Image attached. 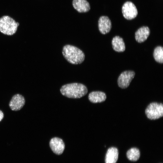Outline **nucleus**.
Masks as SVG:
<instances>
[{"label":"nucleus","instance_id":"nucleus-17","mask_svg":"<svg viewBox=\"0 0 163 163\" xmlns=\"http://www.w3.org/2000/svg\"><path fill=\"white\" fill-rule=\"evenodd\" d=\"M4 117V114L0 110V121L3 119Z\"/></svg>","mask_w":163,"mask_h":163},{"label":"nucleus","instance_id":"nucleus-1","mask_svg":"<svg viewBox=\"0 0 163 163\" xmlns=\"http://www.w3.org/2000/svg\"><path fill=\"white\" fill-rule=\"evenodd\" d=\"M61 94L69 98H80L88 92L87 87L84 85L78 83H72L63 85L60 89Z\"/></svg>","mask_w":163,"mask_h":163},{"label":"nucleus","instance_id":"nucleus-2","mask_svg":"<svg viewBox=\"0 0 163 163\" xmlns=\"http://www.w3.org/2000/svg\"><path fill=\"white\" fill-rule=\"evenodd\" d=\"M62 54L69 63L74 64H80L84 61L85 55L80 49L73 46L67 45L62 49Z\"/></svg>","mask_w":163,"mask_h":163},{"label":"nucleus","instance_id":"nucleus-7","mask_svg":"<svg viewBox=\"0 0 163 163\" xmlns=\"http://www.w3.org/2000/svg\"><path fill=\"white\" fill-rule=\"evenodd\" d=\"M50 145L53 152L57 155L62 154L65 149V144L63 141L58 137L52 138L50 140Z\"/></svg>","mask_w":163,"mask_h":163},{"label":"nucleus","instance_id":"nucleus-8","mask_svg":"<svg viewBox=\"0 0 163 163\" xmlns=\"http://www.w3.org/2000/svg\"><path fill=\"white\" fill-rule=\"evenodd\" d=\"M25 103L24 97L22 95L17 94L12 97L9 102V106L12 110L18 111L22 108Z\"/></svg>","mask_w":163,"mask_h":163},{"label":"nucleus","instance_id":"nucleus-4","mask_svg":"<svg viewBox=\"0 0 163 163\" xmlns=\"http://www.w3.org/2000/svg\"><path fill=\"white\" fill-rule=\"evenodd\" d=\"M145 113L148 118L155 120L162 117L163 116V105L161 103L152 102L146 108Z\"/></svg>","mask_w":163,"mask_h":163},{"label":"nucleus","instance_id":"nucleus-14","mask_svg":"<svg viewBox=\"0 0 163 163\" xmlns=\"http://www.w3.org/2000/svg\"><path fill=\"white\" fill-rule=\"evenodd\" d=\"M112 44L113 49L118 52L124 51L125 46L123 39L119 36L113 37L112 41Z\"/></svg>","mask_w":163,"mask_h":163},{"label":"nucleus","instance_id":"nucleus-12","mask_svg":"<svg viewBox=\"0 0 163 163\" xmlns=\"http://www.w3.org/2000/svg\"><path fill=\"white\" fill-rule=\"evenodd\" d=\"M72 5L74 8L80 13L87 12L90 9L89 3L86 0H73Z\"/></svg>","mask_w":163,"mask_h":163},{"label":"nucleus","instance_id":"nucleus-5","mask_svg":"<svg viewBox=\"0 0 163 163\" xmlns=\"http://www.w3.org/2000/svg\"><path fill=\"white\" fill-rule=\"evenodd\" d=\"M122 13L124 17L128 20L135 18L138 14V11L135 5L132 2L127 1L123 5Z\"/></svg>","mask_w":163,"mask_h":163},{"label":"nucleus","instance_id":"nucleus-13","mask_svg":"<svg viewBox=\"0 0 163 163\" xmlns=\"http://www.w3.org/2000/svg\"><path fill=\"white\" fill-rule=\"evenodd\" d=\"M88 99L93 103H101L104 101L106 98L105 94L102 91H94L91 92L88 95Z\"/></svg>","mask_w":163,"mask_h":163},{"label":"nucleus","instance_id":"nucleus-16","mask_svg":"<svg viewBox=\"0 0 163 163\" xmlns=\"http://www.w3.org/2000/svg\"><path fill=\"white\" fill-rule=\"evenodd\" d=\"M154 58L157 62L162 63L163 62V48L158 46L154 49L153 54Z\"/></svg>","mask_w":163,"mask_h":163},{"label":"nucleus","instance_id":"nucleus-10","mask_svg":"<svg viewBox=\"0 0 163 163\" xmlns=\"http://www.w3.org/2000/svg\"><path fill=\"white\" fill-rule=\"evenodd\" d=\"M150 34L149 28L147 26H142L135 33V38L137 42L141 43L146 40Z\"/></svg>","mask_w":163,"mask_h":163},{"label":"nucleus","instance_id":"nucleus-3","mask_svg":"<svg viewBox=\"0 0 163 163\" xmlns=\"http://www.w3.org/2000/svg\"><path fill=\"white\" fill-rule=\"evenodd\" d=\"M19 23L8 16H4L0 18V31L8 35L14 34L17 30Z\"/></svg>","mask_w":163,"mask_h":163},{"label":"nucleus","instance_id":"nucleus-9","mask_svg":"<svg viewBox=\"0 0 163 163\" xmlns=\"http://www.w3.org/2000/svg\"><path fill=\"white\" fill-rule=\"evenodd\" d=\"M98 27L99 31L102 34H106L109 33L111 29V21L107 16H102L99 19Z\"/></svg>","mask_w":163,"mask_h":163},{"label":"nucleus","instance_id":"nucleus-15","mask_svg":"<svg viewBox=\"0 0 163 163\" xmlns=\"http://www.w3.org/2000/svg\"><path fill=\"white\" fill-rule=\"evenodd\" d=\"M126 156L129 160L132 161H136L139 158L140 152L138 149L132 148L127 151Z\"/></svg>","mask_w":163,"mask_h":163},{"label":"nucleus","instance_id":"nucleus-11","mask_svg":"<svg viewBox=\"0 0 163 163\" xmlns=\"http://www.w3.org/2000/svg\"><path fill=\"white\" fill-rule=\"evenodd\" d=\"M119 152L115 147L109 148L107 152L105 157V163H116L118 158Z\"/></svg>","mask_w":163,"mask_h":163},{"label":"nucleus","instance_id":"nucleus-6","mask_svg":"<svg viewBox=\"0 0 163 163\" xmlns=\"http://www.w3.org/2000/svg\"><path fill=\"white\" fill-rule=\"evenodd\" d=\"M135 74V72L132 71H126L122 72L118 78V86L122 88H127L134 78Z\"/></svg>","mask_w":163,"mask_h":163}]
</instances>
